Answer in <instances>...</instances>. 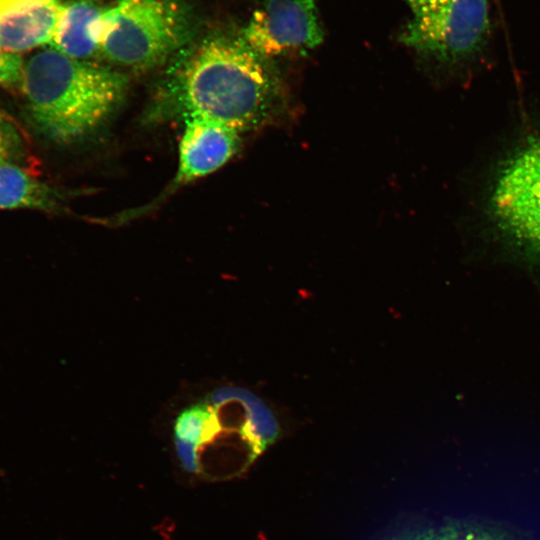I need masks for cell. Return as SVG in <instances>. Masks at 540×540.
<instances>
[{
  "instance_id": "7c38bea8",
  "label": "cell",
  "mask_w": 540,
  "mask_h": 540,
  "mask_svg": "<svg viewBox=\"0 0 540 540\" xmlns=\"http://www.w3.org/2000/svg\"><path fill=\"white\" fill-rule=\"evenodd\" d=\"M24 64L21 54L0 51V87L21 93Z\"/></svg>"
},
{
  "instance_id": "5bb4252c",
  "label": "cell",
  "mask_w": 540,
  "mask_h": 540,
  "mask_svg": "<svg viewBox=\"0 0 540 540\" xmlns=\"http://www.w3.org/2000/svg\"><path fill=\"white\" fill-rule=\"evenodd\" d=\"M437 540H506L498 535L484 531H465L448 530L437 533Z\"/></svg>"
},
{
  "instance_id": "6da1fadb",
  "label": "cell",
  "mask_w": 540,
  "mask_h": 540,
  "mask_svg": "<svg viewBox=\"0 0 540 540\" xmlns=\"http://www.w3.org/2000/svg\"><path fill=\"white\" fill-rule=\"evenodd\" d=\"M266 58L241 36L211 34L186 49L169 81L171 101L185 117L201 115L239 132L268 121L281 101Z\"/></svg>"
},
{
  "instance_id": "7a4b0ae2",
  "label": "cell",
  "mask_w": 540,
  "mask_h": 540,
  "mask_svg": "<svg viewBox=\"0 0 540 540\" xmlns=\"http://www.w3.org/2000/svg\"><path fill=\"white\" fill-rule=\"evenodd\" d=\"M127 86L122 73L50 46L25 60L21 94L34 130L56 144H71L108 120Z\"/></svg>"
},
{
  "instance_id": "9a60e30c",
  "label": "cell",
  "mask_w": 540,
  "mask_h": 540,
  "mask_svg": "<svg viewBox=\"0 0 540 540\" xmlns=\"http://www.w3.org/2000/svg\"><path fill=\"white\" fill-rule=\"evenodd\" d=\"M412 12H416L434 5H437L445 0H404Z\"/></svg>"
},
{
  "instance_id": "ba28073f",
  "label": "cell",
  "mask_w": 540,
  "mask_h": 540,
  "mask_svg": "<svg viewBox=\"0 0 540 540\" xmlns=\"http://www.w3.org/2000/svg\"><path fill=\"white\" fill-rule=\"evenodd\" d=\"M64 7L60 0H0V51L51 45Z\"/></svg>"
},
{
  "instance_id": "5b68a950",
  "label": "cell",
  "mask_w": 540,
  "mask_h": 540,
  "mask_svg": "<svg viewBox=\"0 0 540 540\" xmlns=\"http://www.w3.org/2000/svg\"><path fill=\"white\" fill-rule=\"evenodd\" d=\"M489 37L488 0H445L413 12L399 39L425 57L457 65L476 58Z\"/></svg>"
},
{
  "instance_id": "9c48e42d",
  "label": "cell",
  "mask_w": 540,
  "mask_h": 540,
  "mask_svg": "<svg viewBox=\"0 0 540 540\" xmlns=\"http://www.w3.org/2000/svg\"><path fill=\"white\" fill-rule=\"evenodd\" d=\"M107 8L100 0H76L65 6L50 46L78 60L99 53Z\"/></svg>"
},
{
  "instance_id": "4fadbf2b",
  "label": "cell",
  "mask_w": 540,
  "mask_h": 540,
  "mask_svg": "<svg viewBox=\"0 0 540 540\" xmlns=\"http://www.w3.org/2000/svg\"><path fill=\"white\" fill-rule=\"evenodd\" d=\"M175 451L181 467L191 474H197L201 471L199 453L191 446L176 442Z\"/></svg>"
},
{
  "instance_id": "30bf717a",
  "label": "cell",
  "mask_w": 540,
  "mask_h": 540,
  "mask_svg": "<svg viewBox=\"0 0 540 540\" xmlns=\"http://www.w3.org/2000/svg\"><path fill=\"white\" fill-rule=\"evenodd\" d=\"M54 189L39 180L28 166L0 164V208H31L52 211L58 208Z\"/></svg>"
},
{
  "instance_id": "8fae6325",
  "label": "cell",
  "mask_w": 540,
  "mask_h": 540,
  "mask_svg": "<svg viewBox=\"0 0 540 540\" xmlns=\"http://www.w3.org/2000/svg\"><path fill=\"white\" fill-rule=\"evenodd\" d=\"M28 138L20 125L0 109V164L19 163L27 166Z\"/></svg>"
},
{
  "instance_id": "52a82bcc",
  "label": "cell",
  "mask_w": 540,
  "mask_h": 540,
  "mask_svg": "<svg viewBox=\"0 0 540 540\" xmlns=\"http://www.w3.org/2000/svg\"><path fill=\"white\" fill-rule=\"evenodd\" d=\"M239 143V131L222 122L201 115L185 117L173 185L186 184L218 170L236 153Z\"/></svg>"
},
{
  "instance_id": "2e32d148",
  "label": "cell",
  "mask_w": 540,
  "mask_h": 540,
  "mask_svg": "<svg viewBox=\"0 0 540 540\" xmlns=\"http://www.w3.org/2000/svg\"><path fill=\"white\" fill-rule=\"evenodd\" d=\"M401 540H437V533L425 532L405 537Z\"/></svg>"
},
{
  "instance_id": "3957f363",
  "label": "cell",
  "mask_w": 540,
  "mask_h": 540,
  "mask_svg": "<svg viewBox=\"0 0 540 540\" xmlns=\"http://www.w3.org/2000/svg\"><path fill=\"white\" fill-rule=\"evenodd\" d=\"M486 214L503 254L540 277V132L521 140L497 166Z\"/></svg>"
},
{
  "instance_id": "277c9868",
  "label": "cell",
  "mask_w": 540,
  "mask_h": 540,
  "mask_svg": "<svg viewBox=\"0 0 540 540\" xmlns=\"http://www.w3.org/2000/svg\"><path fill=\"white\" fill-rule=\"evenodd\" d=\"M196 27L186 0H117L104 13L99 53L115 65L148 70L184 49Z\"/></svg>"
},
{
  "instance_id": "8992f818",
  "label": "cell",
  "mask_w": 540,
  "mask_h": 540,
  "mask_svg": "<svg viewBox=\"0 0 540 540\" xmlns=\"http://www.w3.org/2000/svg\"><path fill=\"white\" fill-rule=\"evenodd\" d=\"M241 37L264 58L304 53L323 41L315 0H264Z\"/></svg>"
}]
</instances>
